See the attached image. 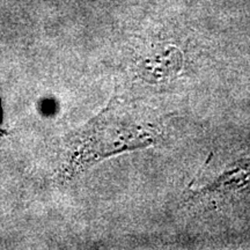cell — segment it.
<instances>
[{"label":"cell","instance_id":"1","mask_svg":"<svg viewBox=\"0 0 250 250\" xmlns=\"http://www.w3.org/2000/svg\"><path fill=\"white\" fill-rule=\"evenodd\" d=\"M112 103L83 133L78 161L89 164L96 159L146 147L155 142L156 134L148 124H138Z\"/></svg>","mask_w":250,"mask_h":250}]
</instances>
